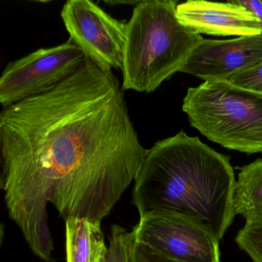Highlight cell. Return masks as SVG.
<instances>
[{
    "instance_id": "obj_9",
    "label": "cell",
    "mask_w": 262,
    "mask_h": 262,
    "mask_svg": "<svg viewBox=\"0 0 262 262\" xmlns=\"http://www.w3.org/2000/svg\"><path fill=\"white\" fill-rule=\"evenodd\" d=\"M176 15L181 24L200 35L241 37L262 33L257 18L233 1L224 4L188 0L177 6Z\"/></svg>"
},
{
    "instance_id": "obj_14",
    "label": "cell",
    "mask_w": 262,
    "mask_h": 262,
    "mask_svg": "<svg viewBox=\"0 0 262 262\" xmlns=\"http://www.w3.org/2000/svg\"><path fill=\"white\" fill-rule=\"evenodd\" d=\"M227 82L240 88L262 94V63L230 77Z\"/></svg>"
},
{
    "instance_id": "obj_1",
    "label": "cell",
    "mask_w": 262,
    "mask_h": 262,
    "mask_svg": "<svg viewBox=\"0 0 262 262\" xmlns=\"http://www.w3.org/2000/svg\"><path fill=\"white\" fill-rule=\"evenodd\" d=\"M147 151L130 118L120 82L85 57L54 88L0 113L1 187L9 217L35 255L53 262L47 215L101 226Z\"/></svg>"
},
{
    "instance_id": "obj_2",
    "label": "cell",
    "mask_w": 262,
    "mask_h": 262,
    "mask_svg": "<svg viewBox=\"0 0 262 262\" xmlns=\"http://www.w3.org/2000/svg\"><path fill=\"white\" fill-rule=\"evenodd\" d=\"M235 185L230 158L182 131L147 151L133 204L140 216L159 210L202 221L220 241L235 216Z\"/></svg>"
},
{
    "instance_id": "obj_17",
    "label": "cell",
    "mask_w": 262,
    "mask_h": 262,
    "mask_svg": "<svg viewBox=\"0 0 262 262\" xmlns=\"http://www.w3.org/2000/svg\"><path fill=\"white\" fill-rule=\"evenodd\" d=\"M101 262H105V257H104V258L102 259V260Z\"/></svg>"
},
{
    "instance_id": "obj_15",
    "label": "cell",
    "mask_w": 262,
    "mask_h": 262,
    "mask_svg": "<svg viewBox=\"0 0 262 262\" xmlns=\"http://www.w3.org/2000/svg\"><path fill=\"white\" fill-rule=\"evenodd\" d=\"M132 262H179L165 257L148 247L134 240Z\"/></svg>"
},
{
    "instance_id": "obj_16",
    "label": "cell",
    "mask_w": 262,
    "mask_h": 262,
    "mask_svg": "<svg viewBox=\"0 0 262 262\" xmlns=\"http://www.w3.org/2000/svg\"><path fill=\"white\" fill-rule=\"evenodd\" d=\"M233 2L251 12L260 21L262 28V0H234Z\"/></svg>"
},
{
    "instance_id": "obj_4",
    "label": "cell",
    "mask_w": 262,
    "mask_h": 262,
    "mask_svg": "<svg viewBox=\"0 0 262 262\" xmlns=\"http://www.w3.org/2000/svg\"><path fill=\"white\" fill-rule=\"evenodd\" d=\"M182 110L191 126L211 142L262 154V94L227 81H207L188 89Z\"/></svg>"
},
{
    "instance_id": "obj_5",
    "label": "cell",
    "mask_w": 262,
    "mask_h": 262,
    "mask_svg": "<svg viewBox=\"0 0 262 262\" xmlns=\"http://www.w3.org/2000/svg\"><path fill=\"white\" fill-rule=\"evenodd\" d=\"M135 241L179 262H221L219 240L202 221L171 211H148L133 228Z\"/></svg>"
},
{
    "instance_id": "obj_12",
    "label": "cell",
    "mask_w": 262,
    "mask_h": 262,
    "mask_svg": "<svg viewBox=\"0 0 262 262\" xmlns=\"http://www.w3.org/2000/svg\"><path fill=\"white\" fill-rule=\"evenodd\" d=\"M134 240L133 231L129 232L120 225H113L105 262H132Z\"/></svg>"
},
{
    "instance_id": "obj_7",
    "label": "cell",
    "mask_w": 262,
    "mask_h": 262,
    "mask_svg": "<svg viewBox=\"0 0 262 262\" xmlns=\"http://www.w3.org/2000/svg\"><path fill=\"white\" fill-rule=\"evenodd\" d=\"M70 40L104 70L123 66L127 24L116 20L89 0H69L61 12Z\"/></svg>"
},
{
    "instance_id": "obj_3",
    "label": "cell",
    "mask_w": 262,
    "mask_h": 262,
    "mask_svg": "<svg viewBox=\"0 0 262 262\" xmlns=\"http://www.w3.org/2000/svg\"><path fill=\"white\" fill-rule=\"evenodd\" d=\"M177 1H140L127 24L122 90L150 93L181 72L204 39L181 24Z\"/></svg>"
},
{
    "instance_id": "obj_10",
    "label": "cell",
    "mask_w": 262,
    "mask_h": 262,
    "mask_svg": "<svg viewBox=\"0 0 262 262\" xmlns=\"http://www.w3.org/2000/svg\"><path fill=\"white\" fill-rule=\"evenodd\" d=\"M107 249L101 226L87 219L66 221L67 262H101Z\"/></svg>"
},
{
    "instance_id": "obj_13",
    "label": "cell",
    "mask_w": 262,
    "mask_h": 262,
    "mask_svg": "<svg viewBox=\"0 0 262 262\" xmlns=\"http://www.w3.org/2000/svg\"><path fill=\"white\" fill-rule=\"evenodd\" d=\"M235 241L253 261L262 262V222H245Z\"/></svg>"
},
{
    "instance_id": "obj_6",
    "label": "cell",
    "mask_w": 262,
    "mask_h": 262,
    "mask_svg": "<svg viewBox=\"0 0 262 262\" xmlns=\"http://www.w3.org/2000/svg\"><path fill=\"white\" fill-rule=\"evenodd\" d=\"M86 56L69 39L10 62L0 78V103L7 107L50 91L74 73Z\"/></svg>"
},
{
    "instance_id": "obj_11",
    "label": "cell",
    "mask_w": 262,
    "mask_h": 262,
    "mask_svg": "<svg viewBox=\"0 0 262 262\" xmlns=\"http://www.w3.org/2000/svg\"><path fill=\"white\" fill-rule=\"evenodd\" d=\"M234 211L246 222H262V159L239 168Z\"/></svg>"
},
{
    "instance_id": "obj_8",
    "label": "cell",
    "mask_w": 262,
    "mask_h": 262,
    "mask_svg": "<svg viewBox=\"0 0 262 262\" xmlns=\"http://www.w3.org/2000/svg\"><path fill=\"white\" fill-rule=\"evenodd\" d=\"M262 63V34L228 40L202 39L181 73L212 82H225L231 76Z\"/></svg>"
}]
</instances>
